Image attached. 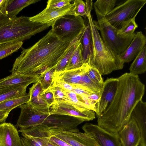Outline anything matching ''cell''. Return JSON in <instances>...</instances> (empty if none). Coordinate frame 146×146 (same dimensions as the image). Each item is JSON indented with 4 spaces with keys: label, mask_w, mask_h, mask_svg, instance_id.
I'll return each mask as SVG.
<instances>
[{
    "label": "cell",
    "mask_w": 146,
    "mask_h": 146,
    "mask_svg": "<svg viewBox=\"0 0 146 146\" xmlns=\"http://www.w3.org/2000/svg\"><path fill=\"white\" fill-rule=\"evenodd\" d=\"M117 78L118 87L112 101L97 117L98 125L113 133H118L127 123L132 110L145 92V85L138 75L126 73Z\"/></svg>",
    "instance_id": "cell-1"
},
{
    "label": "cell",
    "mask_w": 146,
    "mask_h": 146,
    "mask_svg": "<svg viewBox=\"0 0 146 146\" xmlns=\"http://www.w3.org/2000/svg\"><path fill=\"white\" fill-rule=\"evenodd\" d=\"M70 42L60 40L51 29L32 46L23 49L10 71L11 74L40 76L57 65Z\"/></svg>",
    "instance_id": "cell-2"
},
{
    "label": "cell",
    "mask_w": 146,
    "mask_h": 146,
    "mask_svg": "<svg viewBox=\"0 0 146 146\" xmlns=\"http://www.w3.org/2000/svg\"><path fill=\"white\" fill-rule=\"evenodd\" d=\"M21 112L17 123L20 128H26L39 125L50 129L76 132L80 123L76 118L65 115H50L49 112L36 109L28 103L18 106Z\"/></svg>",
    "instance_id": "cell-3"
},
{
    "label": "cell",
    "mask_w": 146,
    "mask_h": 146,
    "mask_svg": "<svg viewBox=\"0 0 146 146\" xmlns=\"http://www.w3.org/2000/svg\"><path fill=\"white\" fill-rule=\"evenodd\" d=\"M51 26L31 21L24 16L6 17L0 13V44L22 41Z\"/></svg>",
    "instance_id": "cell-4"
},
{
    "label": "cell",
    "mask_w": 146,
    "mask_h": 146,
    "mask_svg": "<svg viewBox=\"0 0 146 146\" xmlns=\"http://www.w3.org/2000/svg\"><path fill=\"white\" fill-rule=\"evenodd\" d=\"M89 11L87 17L91 34L92 51L89 66L96 68L101 75H108L112 72L122 69L124 63L105 44L98 30L95 26Z\"/></svg>",
    "instance_id": "cell-5"
},
{
    "label": "cell",
    "mask_w": 146,
    "mask_h": 146,
    "mask_svg": "<svg viewBox=\"0 0 146 146\" xmlns=\"http://www.w3.org/2000/svg\"><path fill=\"white\" fill-rule=\"evenodd\" d=\"M52 27V33L59 39L71 42L85 29L86 24L82 17L68 15L57 19Z\"/></svg>",
    "instance_id": "cell-6"
},
{
    "label": "cell",
    "mask_w": 146,
    "mask_h": 146,
    "mask_svg": "<svg viewBox=\"0 0 146 146\" xmlns=\"http://www.w3.org/2000/svg\"><path fill=\"white\" fill-rule=\"evenodd\" d=\"M146 3V0H127L115 7L103 19L119 30L125 23L135 18Z\"/></svg>",
    "instance_id": "cell-7"
},
{
    "label": "cell",
    "mask_w": 146,
    "mask_h": 146,
    "mask_svg": "<svg viewBox=\"0 0 146 146\" xmlns=\"http://www.w3.org/2000/svg\"><path fill=\"white\" fill-rule=\"evenodd\" d=\"M94 24L101 33L102 38L106 45L118 55L123 53L129 45L135 33L125 37L117 34V29L115 28L103 19L93 21Z\"/></svg>",
    "instance_id": "cell-8"
},
{
    "label": "cell",
    "mask_w": 146,
    "mask_h": 146,
    "mask_svg": "<svg viewBox=\"0 0 146 146\" xmlns=\"http://www.w3.org/2000/svg\"><path fill=\"white\" fill-rule=\"evenodd\" d=\"M54 129L42 125L20 128L22 146H48L50 138L54 135Z\"/></svg>",
    "instance_id": "cell-9"
},
{
    "label": "cell",
    "mask_w": 146,
    "mask_h": 146,
    "mask_svg": "<svg viewBox=\"0 0 146 146\" xmlns=\"http://www.w3.org/2000/svg\"><path fill=\"white\" fill-rule=\"evenodd\" d=\"M82 129L95 141L97 146H121L117 133L109 132L98 125L85 124Z\"/></svg>",
    "instance_id": "cell-10"
},
{
    "label": "cell",
    "mask_w": 146,
    "mask_h": 146,
    "mask_svg": "<svg viewBox=\"0 0 146 146\" xmlns=\"http://www.w3.org/2000/svg\"><path fill=\"white\" fill-rule=\"evenodd\" d=\"M50 115L56 114L73 117L82 120L83 121L93 120L95 118V112L90 110L81 112L66 101H54L50 106Z\"/></svg>",
    "instance_id": "cell-11"
},
{
    "label": "cell",
    "mask_w": 146,
    "mask_h": 146,
    "mask_svg": "<svg viewBox=\"0 0 146 146\" xmlns=\"http://www.w3.org/2000/svg\"><path fill=\"white\" fill-rule=\"evenodd\" d=\"M118 83L117 78H108L104 82L100 94V99L96 105L95 113L97 117L105 111L112 101Z\"/></svg>",
    "instance_id": "cell-12"
},
{
    "label": "cell",
    "mask_w": 146,
    "mask_h": 146,
    "mask_svg": "<svg viewBox=\"0 0 146 146\" xmlns=\"http://www.w3.org/2000/svg\"><path fill=\"white\" fill-rule=\"evenodd\" d=\"M54 135L71 146H97L94 140L85 133L55 129Z\"/></svg>",
    "instance_id": "cell-13"
},
{
    "label": "cell",
    "mask_w": 146,
    "mask_h": 146,
    "mask_svg": "<svg viewBox=\"0 0 146 146\" xmlns=\"http://www.w3.org/2000/svg\"><path fill=\"white\" fill-rule=\"evenodd\" d=\"M121 146H138L141 139L140 130L135 121L130 118L117 133Z\"/></svg>",
    "instance_id": "cell-14"
},
{
    "label": "cell",
    "mask_w": 146,
    "mask_h": 146,
    "mask_svg": "<svg viewBox=\"0 0 146 146\" xmlns=\"http://www.w3.org/2000/svg\"><path fill=\"white\" fill-rule=\"evenodd\" d=\"M74 7L72 3L63 8L57 9H49L46 8L38 14L30 17L32 21L43 24L50 25L52 27L58 19L66 15H70Z\"/></svg>",
    "instance_id": "cell-15"
},
{
    "label": "cell",
    "mask_w": 146,
    "mask_h": 146,
    "mask_svg": "<svg viewBox=\"0 0 146 146\" xmlns=\"http://www.w3.org/2000/svg\"><path fill=\"white\" fill-rule=\"evenodd\" d=\"M89 66L88 63H84L78 68L54 74L53 79L63 81L74 87L90 92L85 86L82 79V75L87 71Z\"/></svg>",
    "instance_id": "cell-16"
},
{
    "label": "cell",
    "mask_w": 146,
    "mask_h": 146,
    "mask_svg": "<svg viewBox=\"0 0 146 146\" xmlns=\"http://www.w3.org/2000/svg\"><path fill=\"white\" fill-rule=\"evenodd\" d=\"M146 37L141 31L136 32L129 46L125 50L119 55L124 64L131 62L146 45Z\"/></svg>",
    "instance_id": "cell-17"
},
{
    "label": "cell",
    "mask_w": 146,
    "mask_h": 146,
    "mask_svg": "<svg viewBox=\"0 0 146 146\" xmlns=\"http://www.w3.org/2000/svg\"><path fill=\"white\" fill-rule=\"evenodd\" d=\"M0 146H22L17 128L11 123L0 124Z\"/></svg>",
    "instance_id": "cell-18"
},
{
    "label": "cell",
    "mask_w": 146,
    "mask_h": 146,
    "mask_svg": "<svg viewBox=\"0 0 146 146\" xmlns=\"http://www.w3.org/2000/svg\"><path fill=\"white\" fill-rule=\"evenodd\" d=\"M135 121L140 132L141 139L139 146H146V103L142 100L132 110L130 117Z\"/></svg>",
    "instance_id": "cell-19"
},
{
    "label": "cell",
    "mask_w": 146,
    "mask_h": 146,
    "mask_svg": "<svg viewBox=\"0 0 146 146\" xmlns=\"http://www.w3.org/2000/svg\"><path fill=\"white\" fill-rule=\"evenodd\" d=\"M39 75H24L16 73L0 79V88L19 86H28L38 80Z\"/></svg>",
    "instance_id": "cell-20"
},
{
    "label": "cell",
    "mask_w": 146,
    "mask_h": 146,
    "mask_svg": "<svg viewBox=\"0 0 146 146\" xmlns=\"http://www.w3.org/2000/svg\"><path fill=\"white\" fill-rule=\"evenodd\" d=\"M30 99L27 103L37 109L49 112L50 106L48 103L40 82L38 81L29 89Z\"/></svg>",
    "instance_id": "cell-21"
},
{
    "label": "cell",
    "mask_w": 146,
    "mask_h": 146,
    "mask_svg": "<svg viewBox=\"0 0 146 146\" xmlns=\"http://www.w3.org/2000/svg\"><path fill=\"white\" fill-rule=\"evenodd\" d=\"M39 1L36 0H5L0 13L6 17L17 16L24 8Z\"/></svg>",
    "instance_id": "cell-22"
},
{
    "label": "cell",
    "mask_w": 146,
    "mask_h": 146,
    "mask_svg": "<svg viewBox=\"0 0 146 146\" xmlns=\"http://www.w3.org/2000/svg\"><path fill=\"white\" fill-rule=\"evenodd\" d=\"M66 96L65 100L72 105L76 108L81 112L90 110L96 111V109L88 100L87 96H81L74 92L65 90Z\"/></svg>",
    "instance_id": "cell-23"
},
{
    "label": "cell",
    "mask_w": 146,
    "mask_h": 146,
    "mask_svg": "<svg viewBox=\"0 0 146 146\" xmlns=\"http://www.w3.org/2000/svg\"><path fill=\"white\" fill-rule=\"evenodd\" d=\"M81 42L82 46V54L84 62L89 64L92 54V44L91 29L88 21L86 25Z\"/></svg>",
    "instance_id": "cell-24"
},
{
    "label": "cell",
    "mask_w": 146,
    "mask_h": 146,
    "mask_svg": "<svg viewBox=\"0 0 146 146\" xmlns=\"http://www.w3.org/2000/svg\"><path fill=\"white\" fill-rule=\"evenodd\" d=\"M130 74L138 75L146 71V46L145 45L135 58L129 68Z\"/></svg>",
    "instance_id": "cell-25"
},
{
    "label": "cell",
    "mask_w": 146,
    "mask_h": 146,
    "mask_svg": "<svg viewBox=\"0 0 146 146\" xmlns=\"http://www.w3.org/2000/svg\"><path fill=\"white\" fill-rule=\"evenodd\" d=\"M116 0H97L94 4L98 20L104 18L115 7Z\"/></svg>",
    "instance_id": "cell-26"
},
{
    "label": "cell",
    "mask_w": 146,
    "mask_h": 146,
    "mask_svg": "<svg viewBox=\"0 0 146 146\" xmlns=\"http://www.w3.org/2000/svg\"><path fill=\"white\" fill-rule=\"evenodd\" d=\"M27 87L19 86L0 88V103L11 98L26 95Z\"/></svg>",
    "instance_id": "cell-27"
},
{
    "label": "cell",
    "mask_w": 146,
    "mask_h": 146,
    "mask_svg": "<svg viewBox=\"0 0 146 146\" xmlns=\"http://www.w3.org/2000/svg\"><path fill=\"white\" fill-rule=\"evenodd\" d=\"M30 99L29 93L22 96L11 98L0 103V110H10L29 102Z\"/></svg>",
    "instance_id": "cell-28"
},
{
    "label": "cell",
    "mask_w": 146,
    "mask_h": 146,
    "mask_svg": "<svg viewBox=\"0 0 146 146\" xmlns=\"http://www.w3.org/2000/svg\"><path fill=\"white\" fill-rule=\"evenodd\" d=\"M72 4L74 7L70 15L87 17L88 11L92 10V0H86L84 2L82 0H75Z\"/></svg>",
    "instance_id": "cell-29"
},
{
    "label": "cell",
    "mask_w": 146,
    "mask_h": 146,
    "mask_svg": "<svg viewBox=\"0 0 146 146\" xmlns=\"http://www.w3.org/2000/svg\"><path fill=\"white\" fill-rule=\"evenodd\" d=\"M82 51V46L80 42L72 54L64 71L77 69L84 64Z\"/></svg>",
    "instance_id": "cell-30"
},
{
    "label": "cell",
    "mask_w": 146,
    "mask_h": 146,
    "mask_svg": "<svg viewBox=\"0 0 146 146\" xmlns=\"http://www.w3.org/2000/svg\"><path fill=\"white\" fill-rule=\"evenodd\" d=\"M81 40V39L68 47L62 58L56 66L54 74L58 73L64 70L72 54L80 42Z\"/></svg>",
    "instance_id": "cell-31"
},
{
    "label": "cell",
    "mask_w": 146,
    "mask_h": 146,
    "mask_svg": "<svg viewBox=\"0 0 146 146\" xmlns=\"http://www.w3.org/2000/svg\"><path fill=\"white\" fill-rule=\"evenodd\" d=\"M23 44L22 41H14L0 44V60L17 51Z\"/></svg>",
    "instance_id": "cell-32"
},
{
    "label": "cell",
    "mask_w": 146,
    "mask_h": 146,
    "mask_svg": "<svg viewBox=\"0 0 146 146\" xmlns=\"http://www.w3.org/2000/svg\"><path fill=\"white\" fill-rule=\"evenodd\" d=\"M137 27L135 18H134L125 23L121 28L117 30V34L122 37L130 36L134 33L135 29Z\"/></svg>",
    "instance_id": "cell-33"
},
{
    "label": "cell",
    "mask_w": 146,
    "mask_h": 146,
    "mask_svg": "<svg viewBox=\"0 0 146 146\" xmlns=\"http://www.w3.org/2000/svg\"><path fill=\"white\" fill-rule=\"evenodd\" d=\"M56 66L46 70L39 76L38 81L40 82L44 91L48 89L52 85Z\"/></svg>",
    "instance_id": "cell-34"
},
{
    "label": "cell",
    "mask_w": 146,
    "mask_h": 146,
    "mask_svg": "<svg viewBox=\"0 0 146 146\" xmlns=\"http://www.w3.org/2000/svg\"><path fill=\"white\" fill-rule=\"evenodd\" d=\"M82 79L85 86L89 91L92 93L100 94L102 88L91 80L88 75L87 71L83 74Z\"/></svg>",
    "instance_id": "cell-35"
},
{
    "label": "cell",
    "mask_w": 146,
    "mask_h": 146,
    "mask_svg": "<svg viewBox=\"0 0 146 146\" xmlns=\"http://www.w3.org/2000/svg\"><path fill=\"white\" fill-rule=\"evenodd\" d=\"M87 73L92 80L102 88L104 82L102 75L96 68L89 66Z\"/></svg>",
    "instance_id": "cell-36"
},
{
    "label": "cell",
    "mask_w": 146,
    "mask_h": 146,
    "mask_svg": "<svg viewBox=\"0 0 146 146\" xmlns=\"http://www.w3.org/2000/svg\"><path fill=\"white\" fill-rule=\"evenodd\" d=\"M71 0H49L47 2L46 8L57 9L63 8L69 5Z\"/></svg>",
    "instance_id": "cell-37"
},
{
    "label": "cell",
    "mask_w": 146,
    "mask_h": 146,
    "mask_svg": "<svg viewBox=\"0 0 146 146\" xmlns=\"http://www.w3.org/2000/svg\"><path fill=\"white\" fill-rule=\"evenodd\" d=\"M48 89H49L52 92L55 101H65L66 96L62 89L52 84Z\"/></svg>",
    "instance_id": "cell-38"
},
{
    "label": "cell",
    "mask_w": 146,
    "mask_h": 146,
    "mask_svg": "<svg viewBox=\"0 0 146 146\" xmlns=\"http://www.w3.org/2000/svg\"><path fill=\"white\" fill-rule=\"evenodd\" d=\"M49 140L53 144L58 146H71L55 136L54 135L50 137Z\"/></svg>",
    "instance_id": "cell-39"
},
{
    "label": "cell",
    "mask_w": 146,
    "mask_h": 146,
    "mask_svg": "<svg viewBox=\"0 0 146 146\" xmlns=\"http://www.w3.org/2000/svg\"><path fill=\"white\" fill-rule=\"evenodd\" d=\"M44 92L46 100L50 106L55 101L53 94L49 89L44 91Z\"/></svg>",
    "instance_id": "cell-40"
},
{
    "label": "cell",
    "mask_w": 146,
    "mask_h": 146,
    "mask_svg": "<svg viewBox=\"0 0 146 146\" xmlns=\"http://www.w3.org/2000/svg\"><path fill=\"white\" fill-rule=\"evenodd\" d=\"M87 98L92 104L96 107V105L100 98V94L92 93L87 96Z\"/></svg>",
    "instance_id": "cell-41"
},
{
    "label": "cell",
    "mask_w": 146,
    "mask_h": 146,
    "mask_svg": "<svg viewBox=\"0 0 146 146\" xmlns=\"http://www.w3.org/2000/svg\"><path fill=\"white\" fill-rule=\"evenodd\" d=\"M11 111L10 110H0V124L5 122Z\"/></svg>",
    "instance_id": "cell-42"
},
{
    "label": "cell",
    "mask_w": 146,
    "mask_h": 146,
    "mask_svg": "<svg viewBox=\"0 0 146 146\" xmlns=\"http://www.w3.org/2000/svg\"><path fill=\"white\" fill-rule=\"evenodd\" d=\"M5 0H0V11L3 6Z\"/></svg>",
    "instance_id": "cell-43"
},
{
    "label": "cell",
    "mask_w": 146,
    "mask_h": 146,
    "mask_svg": "<svg viewBox=\"0 0 146 146\" xmlns=\"http://www.w3.org/2000/svg\"><path fill=\"white\" fill-rule=\"evenodd\" d=\"M48 146H54L49 140L48 142Z\"/></svg>",
    "instance_id": "cell-44"
},
{
    "label": "cell",
    "mask_w": 146,
    "mask_h": 146,
    "mask_svg": "<svg viewBox=\"0 0 146 146\" xmlns=\"http://www.w3.org/2000/svg\"></svg>",
    "instance_id": "cell-45"
}]
</instances>
